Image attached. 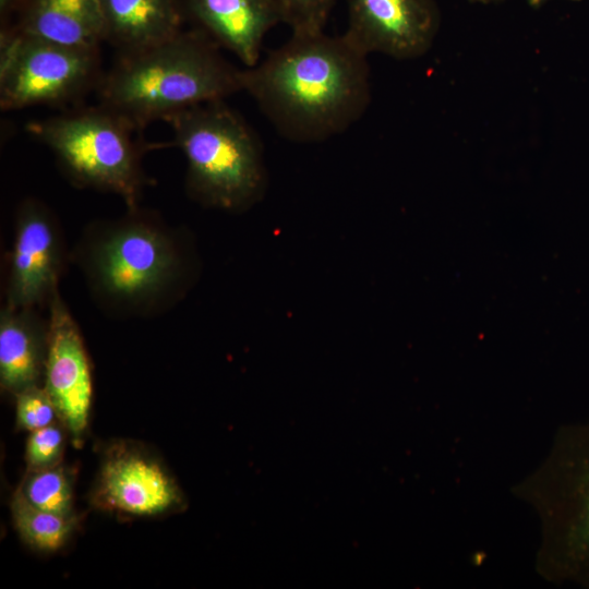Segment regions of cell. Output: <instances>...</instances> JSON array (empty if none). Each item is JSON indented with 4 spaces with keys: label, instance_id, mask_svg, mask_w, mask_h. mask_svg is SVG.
Listing matches in <instances>:
<instances>
[{
    "label": "cell",
    "instance_id": "13",
    "mask_svg": "<svg viewBox=\"0 0 589 589\" xmlns=\"http://www.w3.org/2000/svg\"><path fill=\"white\" fill-rule=\"evenodd\" d=\"M105 43L129 53L165 41L183 29L180 0H98Z\"/></svg>",
    "mask_w": 589,
    "mask_h": 589
},
{
    "label": "cell",
    "instance_id": "5",
    "mask_svg": "<svg viewBox=\"0 0 589 589\" xmlns=\"http://www.w3.org/2000/svg\"><path fill=\"white\" fill-rule=\"evenodd\" d=\"M25 130L75 183L116 193L135 206L145 181V143L143 129L131 120L99 104L32 120Z\"/></svg>",
    "mask_w": 589,
    "mask_h": 589
},
{
    "label": "cell",
    "instance_id": "9",
    "mask_svg": "<svg viewBox=\"0 0 589 589\" xmlns=\"http://www.w3.org/2000/svg\"><path fill=\"white\" fill-rule=\"evenodd\" d=\"M44 376L59 419L75 440L81 438L92 406V372L80 330L57 290L50 297Z\"/></svg>",
    "mask_w": 589,
    "mask_h": 589
},
{
    "label": "cell",
    "instance_id": "14",
    "mask_svg": "<svg viewBox=\"0 0 589 589\" xmlns=\"http://www.w3.org/2000/svg\"><path fill=\"white\" fill-rule=\"evenodd\" d=\"M16 26L26 34L77 48L105 43L98 0H23Z\"/></svg>",
    "mask_w": 589,
    "mask_h": 589
},
{
    "label": "cell",
    "instance_id": "22",
    "mask_svg": "<svg viewBox=\"0 0 589 589\" xmlns=\"http://www.w3.org/2000/svg\"><path fill=\"white\" fill-rule=\"evenodd\" d=\"M549 0H528V4L532 8H540ZM570 1H580V0H570Z\"/></svg>",
    "mask_w": 589,
    "mask_h": 589
},
{
    "label": "cell",
    "instance_id": "11",
    "mask_svg": "<svg viewBox=\"0 0 589 589\" xmlns=\"http://www.w3.org/2000/svg\"><path fill=\"white\" fill-rule=\"evenodd\" d=\"M59 241L48 211L26 201L20 208L11 259L9 306L31 309L57 290Z\"/></svg>",
    "mask_w": 589,
    "mask_h": 589
},
{
    "label": "cell",
    "instance_id": "3",
    "mask_svg": "<svg viewBox=\"0 0 589 589\" xmlns=\"http://www.w3.org/2000/svg\"><path fill=\"white\" fill-rule=\"evenodd\" d=\"M515 494L540 519V575L589 588V420L561 428L544 461Z\"/></svg>",
    "mask_w": 589,
    "mask_h": 589
},
{
    "label": "cell",
    "instance_id": "1",
    "mask_svg": "<svg viewBox=\"0 0 589 589\" xmlns=\"http://www.w3.org/2000/svg\"><path fill=\"white\" fill-rule=\"evenodd\" d=\"M368 55L342 34L292 33L242 71L247 92L285 139L316 143L347 131L371 103Z\"/></svg>",
    "mask_w": 589,
    "mask_h": 589
},
{
    "label": "cell",
    "instance_id": "2",
    "mask_svg": "<svg viewBox=\"0 0 589 589\" xmlns=\"http://www.w3.org/2000/svg\"><path fill=\"white\" fill-rule=\"evenodd\" d=\"M242 71L221 56L204 32L182 29L157 45L120 53L96 91L99 104L144 129L242 92Z\"/></svg>",
    "mask_w": 589,
    "mask_h": 589
},
{
    "label": "cell",
    "instance_id": "19",
    "mask_svg": "<svg viewBox=\"0 0 589 589\" xmlns=\"http://www.w3.org/2000/svg\"><path fill=\"white\" fill-rule=\"evenodd\" d=\"M16 424L20 429L35 431L53 423L57 408L45 387L33 386L15 395Z\"/></svg>",
    "mask_w": 589,
    "mask_h": 589
},
{
    "label": "cell",
    "instance_id": "7",
    "mask_svg": "<svg viewBox=\"0 0 589 589\" xmlns=\"http://www.w3.org/2000/svg\"><path fill=\"white\" fill-rule=\"evenodd\" d=\"M178 259L172 243L155 226L141 220L119 225L93 252V273L113 298L139 300L159 291L173 277Z\"/></svg>",
    "mask_w": 589,
    "mask_h": 589
},
{
    "label": "cell",
    "instance_id": "4",
    "mask_svg": "<svg viewBox=\"0 0 589 589\" xmlns=\"http://www.w3.org/2000/svg\"><path fill=\"white\" fill-rule=\"evenodd\" d=\"M166 122L185 157L188 188L196 200L240 209L262 195L265 170L260 139L224 100L188 108Z\"/></svg>",
    "mask_w": 589,
    "mask_h": 589
},
{
    "label": "cell",
    "instance_id": "17",
    "mask_svg": "<svg viewBox=\"0 0 589 589\" xmlns=\"http://www.w3.org/2000/svg\"><path fill=\"white\" fill-rule=\"evenodd\" d=\"M19 491L34 506L62 516H73L70 478L60 466L28 471Z\"/></svg>",
    "mask_w": 589,
    "mask_h": 589
},
{
    "label": "cell",
    "instance_id": "15",
    "mask_svg": "<svg viewBox=\"0 0 589 589\" xmlns=\"http://www.w3.org/2000/svg\"><path fill=\"white\" fill-rule=\"evenodd\" d=\"M47 332L29 309L8 306L0 318V383L14 395L37 386L45 372Z\"/></svg>",
    "mask_w": 589,
    "mask_h": 589
},
{
    "label": "cell",
    "instance_id": "16",
    "mask_svg": "<svg viewBox=\"0 0 589 589\" xmlns=\"http://www.w3.org/2000/svg\"><path fill=\"white\" fill-rule=\"evenodd\" d=\"M11 512L21 538L39 551L60 549L76 524L74 516H62L34 506L19 490L13 495Z\"/></svg>",
    "mask_w": 589,
    "mask_h": 589
},
{
    "label": "cell",
    "instance_id": "12",
    "mask_svg": "<svg viewBox=\"0 0 589 589\" xmlns=\"http://www.w3.org/2000/svg\"><path fill=\"white\" fill-rule=\"evenodd\" d=\"M180 4L185 21L235 55L245 68L260 61L265 36L281 23L271 0H180Z\"/></svg>",
    "mask_w": 589,
    "mask_h": 589
},
{
    "label": "cell",
    "instance_id": "6",
    "mask_svg": "<svg viewBox=\"0 0 589 589\" xmlns=\"http://www.w3.org/2000/svg\"><path fill=\"white\" fill-rule=\"evenodd\" d=\"M100 48H77L45 40L2 24L0 107L64 106L83 97L103 76Z\"/></svg>",
    "mask_w": 589,
    "mask_h": 589
},
{
    "label": "cell",
    "instance_id": "8",
    "mask_svg": "<svg viewBox=\"0 0 589 589\" xmlns=\"http://www.w3.org/2000/svg\"><path fill=\"white\" fill-rule=\"evenodd\" d=\"M342 34L365 55L417 59L432 47L441 15L435 0H346Z\"/></svg>",
    "mask_w": 589,
    "mask_h": 589
},
{
    "label": "cell",
    "instance_id": "21",
    "mask_svg": "<svg viewBox=\"0 0 589 589\" xmlns=\"http://www.w3.org/2000/svg\"><path fill=\"white\" fill-rule=\"evenodd\" d=\"M23 0H0L1 23H7L8 17L17 12Z\"/></svg>",
    "mask_w": 589,
    "mask_h": 589
},
{
    "label": "cell",
    "instance_id": "10",
    "mask_svg": "<svg viewBox=\"0 0 589 589\" xmlns=\"http://www.w3.org/2000/svg\"><path fill=\"white\" fill-rule=\"evenodd\" d=\"M93 502L131 516H156L180 508L183 495L153 457L133 446L116 445L105 457Z\"/></svg>",
    "mask_w": 589,
    "mask_h": 589
},
{
    "label": "cell",
    "instance_id": "18",
    "mask_svg": "<svg viewBox=\"0 0 589 589\" xmlns=\"http://www.w3.org/2000/svg\"><path fill=\"white\" fill-rule=\"evenodd\" d=\"M337 0H271L291 33L322 32Z\"/></svg>",
    "mask_w": 589,
    "mask_h": 589
},
{
    "label": "cell",
    "instance_id": "20",
    "mask_svg": "<svg viewBox=\"0 0 589 589\" xmlns=\"http://www.w3.org/2000/svg\"><path fill=\"white\" fill-rule=\"evenodd\" d=\"M64 448V435L55 423L31 432L26 443L28 471L41 470L60 464Z\"/></svg>",
    "mask_w": 589,
    "mask_h": 589
},
{
    "label": "cell",
    "instance_id": "23",
    "mask_svg": "<svg viewBox=\"0 0 589 589\" xmlns=\"http://www.w3.org/2000/svg\"><path fill=\"white\" fill-rule=\"evenodd\" d=\"M471 3H480V4H491V3H498L504 0H468Z\"/></svg>",
    "mask_w": 589,
    "mask_h": 589
}]
</instances>
